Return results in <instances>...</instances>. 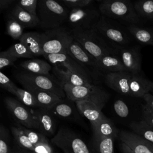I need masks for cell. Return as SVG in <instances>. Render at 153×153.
<instances>
[{
  "mask_svg": "<svg viewBox=\"0 0 153 153\" xmlns=\"http://www.w3.org/2000/svg\"><path fill=\"white\" fill-rule=\"evenodd\" d=\"M63 87L68 99L74 102L89 101L103 108L110 98L109 93L98 85L84 87L65 84Z\"/></svg>",
  "mask_w": 153,
  "mask_h": 153,
  "instance_id": "obj_7",
  "label": "cell"
},
{
  "mask_svg": "<svg viewBox=\"0 0 153 153\" xmlns=\"http://www.w3.org/2000/svg\"><path fill=\"white\" fill-rule=\"evenodd\" d=\"M114 110L120 118H126L130 116L131 109L129 105L123 99H118L114 101L113 104Z\"/></svg>",
  "mask_w": 153,
  "mask_h": 153,
  "instance_id": "obj_37",
  "label": "cell"
},
{
  "mask_svg": "<svg viewBox=\"0 0 153 153\" xmlns=\"http://www.w3.org/2000/svg\"><path fill=\"white\" fill-rule=\"evenodd\" d=\"M69 10L58 1L39 0L37 6L38 27L47 30L62 26L66 23Z\"/></svg>",
  "mask_w": 153,
  "mask_h": 153,
  "instance_id": "obj_3",
  "label": "cell"
},
{
  "mask_svg": "<svg viewBox=\"0 0 153 153\" xmlns=\"http://www.w3.org/2000/svg\"><path fill=\"white\" fill-rule=\"evenodd\" d=\"M11 130L14 139L15 145L30 151L37 150L38 145L35 146L31 143L27 136L25 134V133L22 131L19 126L17 127L12 126L11 127Z\"/></svg>",
  "mask_w": 153,
  "mask_h": 153,
  "instance_id": "obj_29",
  "label": "cell"
},
{
  "mask_svg": "<svg viewBox=\"0 0 153 153\" xmlns=\"http://www.w3.org/2000/svg\"><path fill=\"white\" fill-rule=\"evenodd\" d=\"M118 54L126 71L136 74L141 73L142 58L139 45H129L118 50Z\"/></svg>",
  "mask_w": 153,
  "mask_h": 153,
  "instance_id": "obj_13",
  "label": "cell"
},
{
  "mask_svg": "<svg viewBox=\"0 0 153 153\" xmlns=\"http://www.w3.org/2000/svg\"><path fill=\"white\" fill-rule=\"evenodd\" d=\"M130 96L143 98L147 93L151 91V81L140 74H132L129 83Z\"/></svg>",
  "mask_w": 153,
  "mask_h": 153,
  "instance_id": "obj_19",
  "label": "cell"
},
{
  "mask_svg": "<svg viewBox=\"0 0 153 153\" xmlns=\"http://www.w3.org/2000/svg\"><path fill=\"white\" fill-rule=\"evenodd\" d=\"M120 146L121 151L123 153H135L128 146H127L124 143L121 142Z\"/></svg>",
  "mask_w": 153,
  "mask_h": 153,
  "instance_id": "obj_46",
  "label": "cell"
},
{
  "mask_svg": "<svg viewBox=\"0 0 153 153\" xmlns=\"http://www.w3.org/2000/svg\"><path fill=\"white\" fill-rule=\"evenodd\" d=\"M8 16L15 19L25 28L35 27L39 25V19L36 16L31 14L16 4L9 12Z\"/></svg>",
  "mask_w": 153,
  "mask_h": 153,
  "instance_id": "obj_21",
  "label": "cell"
},
{
  "mask_svg": "<svg viewBox=\"0 0 153 153\" xmlns=\"http://www.w3.org/2000/svg\"><path fill=\"white\" fill-rule=\"evenodd\" d=\"M51 141L64 153H94L81 138L66 127H60Z\"/></svg>",
  "mask_w": 153,
  "mask_h": 153,
  "instance_id": "obj_9",
  "label": "cell"
},
{
  "mask_svg": "<svg viewBox=\"0 0 153 153\" xmlns=\"http://www.w3.org/2000/svg\"><path fill=\"white\" fill-rule=\"evenodd\" d=\"M114 140L111 137L93 136V145L97 153H114Z\"/></svg>",
  "mask_w": 153,
  "mask_h": 153,
  "instance_id": "obj_32",
  "label": "cell"
},
{
  "mask_svg": "<svg viewBox=\"0 0 153 153\" xmlns=\"http://www.w3.org/2000/svg\"><path fill=\"white\" fill-rule=\"evenodd\" d=\"M12 153H56L50 143L48 144H40L38 145L36 151H30L25 149L17 146L14 144L13 148Z\"/></svg>",
  "mask_w": 153,
  "mask_h": 153,
  "instance_id": "obj_38",
  "label": "cell"
},
{
  "mask_svg": "<svg viewBox=\"0 0 153 153\" xmlns=\"http://www.w3.org/2000/svg\"><path fill=\"white\" fill-rule=\"evenodd\" d=\"M13 94L26 106L36 108H40V106L33 93L26 89L17 87L14 91Z\"/></svg>",
  "mask_w": 153,
  "mask_h": 153,
  "instance_id": "obj_31",
  "label": "cell"
},
{
  "mask_svg": "<svg viewBox=\"0 0 153 153\" xmlns=\"http://www.w3.org/2000/svg\"><path fill=\"white\" fill-rule=\"evenodd\" d=\"M75 103L79 113L90 121L92 128L106 117L102 112V108L93 102L81 100Z\"/></svg>",
  "mask_w": 153,
  "mask_h": 153,
  "instance_id": "obj_17",
  "label": "cell"
},
{
  "mask_svg": "<svg viewBox=\"0 0 153 153\" xmlns=\"http://www.w3.org/2000/svg\"><path fill=\"white\" fill-rule=\"evenodd\" d=\"M15 2L14 0H0V10L3 11L9 8Z\"/></svg>",
  "mask_w": 153,
  "mask_h": 153,
  "instance_id": "obj_44",
  "label": "cell"
},
{
  "mask_svg": "<svg viewBox=\"0 0 153 153\" xmlns=\"http://www.w3.org/2000/svg\"><path fill=\"white\" fill-rule=\"evenodd\" d=\"M129 127L133 131L132 132L153 143V127L146 123L142 118L130 123Z\"/></svg>",
  "mask_w": 153,
  "mask_h": 153,
  "instance_id": "obj_28",
  "label": "cell"
},
{
  "mask_svg": "<svg viewBox=\"0 0 153 153\" xmlns=\"http://www.w3.org/2000/svg\"><path fill=\"white\" fill-rule=\"evenodd\" d=\"M16 79L24 87V89H39L48 91L57 95L61 99L66 96L62 85L50 76L39 75L26 71L15 73Z\"/></svg>",
  "mask_w": 153,
  "mask_h": 153,
  "instance_id": "obj_6",
  "label": "cell"
},
{
  "mask_svg": "<svg viewBox=\"0 0 153 153\" xmlns=\"http://www.w3.org/2000/svg\"><path fill=\"white\" fill-rule=\"evenodd\" d=\"M97 64L104 76L109 73L127 71L119 54L104 56L97 60Z\"/></svg>",
  "mask_w": 153,
  "mask_h": 153,
  "instance_id": "obj_20",
  "label": "cell"
},
{
  "mask_svg": "<svg viewBox=\"0 0 153 153\" xmlns=\"http://www.w3.org/2000/svg\"><path fill=\"white\" fill-rule=\"evenodd\" d=\"M10 135L8 129L3 125L0 126V153H12L13 148L10 144Z\"/></svg>",
  "mask_w": 153,
  "mask_h": 153,
  "instance_id": "obj_36",
  "label": "cell"
},
{
  "mask_svg": "<svg viewBox=\"0 0 153 153\" xmlns=\"http://www.w3.org/2000/svg\"><path fill=\"white\" fill-rule=\"evenodd\" d=\"M41 47L44 54L66 53L74 40L72 30L65 26L47 30L41 33Z\"/></svg>",
  "mask_w": 153,
  "mask_h": 153,
  "instance_id": "obj_5",
  "label": "cell"
},
{
  "mask_svg": "<svg viewBox=\"0 0 153 153\" xmlns=\"http://www.w3.org/2000/svg\"><path fill=\"white\" fill-rule=\"evenodd\" d=\"M50 110L53 115L64 120H76L78 117L76 105L63 100Z\"/></svg>",
  "mask_w": 153,
  "mask_h": 153,
  "instance_id": "obj_27",
  "label": "cell"
},
{
  "mask_svg": "<svg viewBox=\"0 0 153 153\" xmlns=\"http://www.w3.org/2000/svg\"><path fill=\"white\" fill-rule=\"evenodd\" d=\"M38 3L37 0H22L17 1L16 4L31 14L37 16Z\"/></svg>",
  "mask_w": 153,
  "mask_h": 153,
  "instance_id": "obj_40",
  "label": "cell"
},
{
  "mask_svg": "<svg viewBox=\"0 0 153 153\" xmlns=\"http://www.w3.org/2000/svg\"><path fill=\"white\" fill-rule=\"evenodd\" d=\"M69 10L81 8L92 5L93 0H62L58 1Z\"/></svg>",
  "mask_w": 153,
  "mask_h": 153,
  "instance_id": "obj_39",
  "label": "cell"
},
{
  "mask_svg": "<svg viewBox=\"0 0 153 153\" xmlns=\"http://www.w3.org/2000/svg\"><path fill=\"white\" fill-rule=\"evenodd\" d=\"M142 118L153 127V109L146 103L141 105Z\"/></svg>",
  "mask_w": 153,
  "mask_h": 153,
  "instance_id": "obj_42",
  "label": "cell"
},
{
  "mask_svg": "<svg viewBox=\"0 0 153 153\" xmlns=\"http://www.w3.org/2000/svg\"><path fill=\"white\" fill-rule=\"evenodd\" d=\"M145 103L153 109V95L149 93L146 94L142 98Z\"/></svg>",
  "mask_w": 153,
  "mask_h": 153,
  "instance_id": "obj_45",
  "label": "cell"
},
{
  "mask_svg": "<svg viewBox=\"0 0 153 153\" xmlns=\"http://www.w3.org/2000/svg\"><path fill=\"white\" fill-rule=\"evenodd\" d=\"M17 59V58L10 54L7 51H2L0 53V69H2L8 66H14V62Z\"/></svg>",
  "mask_w": 153,
  "mask_h": 153,
  "instance_id": "obj_41",
  "label": "cell"
},
{
  "mask_svg": "<svg viewBox=\"0 0 153 153\" xmlns=\"http://www.w3.org/2000/svg\"><path fill=\"white\" fill-rule=\"evenodd\" d=\"M98 8L102 15L116 20L125 26H141L143 20L137 14L134 4L128 0H105Z\"/></svg>",
  "mask_w": 153,
  "mask_h": 153,
  "instance_id": "obj_1",
  "label": "cell"
},
{
  "mask_svg": "<svg viewBox=\"0 0 153 153\" xmlns=\"http://www.w3.org/2000/svg\"><path fill=\"white\" fill-rule=\"evenodd\" d=\"M6 51L17 59L32 58L34 57L29 48L20 42L13 44Z\"/></svg>",
  "mask_w": 153,
  "mask_h": 153,
  "instance_id": "obj_34",
  "label": "cell"
},
{
  "mask_svg": "<svg viewBox=\"0 0 153 153\" xmlns=\"http://www.w3.org/2000/svg\"><path fill=\"white\" fill-rule=\"evenodd\" d=\"M134 6L143 21H153V0L138 1L134 3Z\"/></svg>",
  "mask_w": 153,
  "mask_h": 153,
  "instance_id": "obj_30",
  "label": "cell"
},
{
  "mask_svg": "<svg viewBox=\"0 0 153 153\" xmlns=\"http://www.w3.org/2000/svg\"><path fill=\"white\" fill-rule=\"evenodd\" d=\"M74 40L97 61L106 55L118 54L98 32L95 27L87 30H72Z\"/></svg>",
  "mask_w": 153,
  "mask_h": 153,
  "instance_id": "obj_4",
  "label": "cell"
},
{
  "mask_svg": "<svg viewBox=\"0 0 153 153\" xmlns=\"http://www.w3.org/2000/svg\"><path fill=\"white\" fill-rule=\"evenodd\" d=\"M93 136L111 137L115 139L119 134L118 130L111 120L105 117L92 128Z\"/></svg>",
  "mask_w": 153,
  "mask_h": 153,
  "instance_id": "obj_23",
  "label": "cell"
},
{
  "mask_svg": "<svg viewBox=\"0 0 153 153\" xmlns=\"http://www.w3.org/2000/svg\"><path fill=\"white\" fill-rule=\"evenodd\" d=\"M25 27L15 19L8 16L6 29L7 33L14 39L20 40L24 33L23 30Z\"/></svg>",
  "mask_w": 153,
  "mask_h": 153,
  "instance_id": "obj_33",
  "label": "cell"
},
{
  "mask_svg": "<svg viewBox=\"0 0 153 153\" xmlns=\"http://www.w3.org/2000/svg\"><path fill=\"white\" fill-rule=\"evenodd\" d=\"M53 71L54 75L57 78L58 81L62 85V86L65 84L84 87H93V85H95L83 76L71 72L68 70H63L58 66H54Z\"/></svg>",
  "mask_w": 153,
  "mask_h": 153,
  "instance_id": "obj_18",
  "label": "cell"
},
{
  "mask_svg": "<svg viewBox=\"0 0 153 153\" xmlns=\"http://www.w3.org/2000/svg\"><path fill=\"white\" fill-rule=\"evenodd\" d=\"M78 63L91 75L97 84L103 80L104 75L100 71L97 60L87 53L75 40L69 45L66 53Z\"/></svg>",
  "mask_w": 153,
  "mask_h": 153,
  "instance_id": "obj_10",
  "label": "cell"
},
{
  "mask_svg": "<svg viewBox=\"0 0 153 153\" xmlns=\"http://www.w3.org/2000/svg\"><path fill=\"white\" fill-rule=\"evenodd\" d=\"M132 73L127 71L109 73L105 75L103 81L108 87L123 95L130 96L129 83Z\"/></svg>",
  "mask_w": 153,
  "mask_h": 153,
  "instance_id": "obj_15",
  "label": "cell"
},
{
  "mask_svg": "<svg viewBox=\"0 0 153 153\" xmlns=\"http://www.w3.org/2000/svg\"><path fill=\"white\" fill-rule=\"evenodd\" d=\"M0 83L1 87L11 94L13 93L14 91L17 87L16 85L2 72L0 73Z\"/></svg>",
  "mask_w": 153,
  "mask_h": 153,
  "instance_id": "obj_43",
  "label": "cell"
},
{
  "mask_svg": "<svg viewBox=\"0 0 153 153\" xmlns=\"http://www.w3.org/2000/svg\"><path fill=\"white\" fill-rule=\"evenodd\" d=\"M20 66L25 71L30 73L50 76V71L52 66L47 61L33 59L22 62Z\"/></svg>",
  "mask_w": 153,
  "mask_h": 153,
  "instance_id": "obj_26",
  "label": "cell"
},
{
  "mask_svg": "<svg viewBox=\"0 0 153 153\" xmlns=\"http://www.w3.org/2000/svg\"><path fill=\"white\" fill-rule=\"evenodd\" d=\"M27 136L31 143L35 146L40 144H48L49 141L46 136L39 132H35L23 126H19Z\"/></svg>",
  "mask_w": 153,
  "mask_h": 153,
  "instance_id": "obj_35",
  "label": "cell"
},
{
  "mask_svg": "<svg viewBox=\"0 0 153 153\" xmlns=\"http://www.w3.org/2000/svg\"><path fill=\"white\" fill-rule=\"evenodd\" d=\"M31 112L38 124L39 133L46 137H50L55 134L57 123L50 110L39 108L32 110Z\"/></svg>",
  "mask_w": 153,
  "mask_h": 153,
  "instance_id": "obj_14",
  "label": "cell"
},
{
  "mask_svg": "<svg viewBox=\"0 0 153 153\" xmlns=\"http://www.w3.org/2000/svg\"><path fill=\"white\" fill-rule=\"evenodd\" d=\"M4 103L12 116L22 126L29 129L38 130V124L31 111H29L17 99L6 97Z\"/></svg>",
  "mask_w": 153,
  "mask_h": 153,
  "instance_id": "obj_11",
  "label": "cell"
},
{
  "mask_svg": "<svg viewBox=\"0 0 153 153\" xmlns=\"http://www.w3.org/2000/svg\"><path fill=\"white\" fill-rule=\"evenodd\" d=\"M101 16L99 8L91 5L69 10L66 23L71 30H87L95 27Z\"/></svg>",
  "mask_w": 153,
  "mask_h": 153,
  "instance_id": "obj_8",
  "label": "cell"
},
{
  "mask_svg": "<svg viewBox=\"0 0 153 153\" xmlns=\"http://www.w3.org/2000/svg\"><path fill=\"white\" fill-rule=\"evenodd\" d=\"M43 56L54 66L65 67L66 70L79 75L91 82L94 85H97L88 72L67 53L44 54Z\"/></svg>",
  "mask_w": 153,
  "mask_h": 153,
  "instance_id": "obj_12",
  "label": "cell"
},
{
  "mask_svg": "<svg viewBox=\"0 0 153 153\" xmlns=\"http://www.w3.org/2000/svg\"><path fill=\"white\" fill-rule=\"evenodd\" d=\"M105 41L115 50L130 45L134 39L126 26L102 15L95 26Z\"/></svg>",
  "mask_w": 153,
  "mask_h": 153,
  "instance_id": "obj_2",
  "label": "cell"
},
{
  "mask_svg": "<svg viewBox=\"0 0 153 153\" xmlns=\"http://www.w3.org/2000/svg\"><path fill=\"white\" fill-rule=\"evenodd\" d=\"M19 42L24 44L33 56H43L41 47V33L36 32H26L23 34Z\"/></svg>",
  "mask_w": 153,
  "mask_h": 153,
  "instance_id": "obj_25",
  "label": "cell"
},
{
  "mask_svg": "<svg viewBox=\"0 0 153 153\" xmlns=\"http://www.w3.org/2000/svg\"><path fill=\"white\" fill-rule=\"evenodd\" d=\"M151 91L153 92V81H151Z\"/></svg>",
  "mask_w": 153,
  "mask_h": 153,
  "instance_id": "obj_47",
  "label": "cell"
},
{
  "mask_svg": "<svg viewBox=\"0 0 153 153\" xmlns=\"http://www.w3.org/2000/svg\"><path fill=\"white\" fill-rule=\"evenodd\" d=\"M134 40L141 44L153 46V27L138 25L126 26Z\"/></svg>",
  "mask_w": 153,
  "mask_h": 153,
  "instance_id": "obj_22",
  "label": "cell"
},
{
  "mask_svg": "<svg viewBox=\"0 0 153 153\" xmlns=\"http://www.w3.org/2000/svg\"><path fill=\"white\" fill-rule=\"evenodd\" d=\"M28 91L33 93L42 108L50 110L62 100L57 95L48 91L39 89H30Z\"/></svg>",
  "mask_w": 153,
  "mask_h": 153,
  "instance_id": "obj_24",
  "label": "cell"
},
{
  "mask_svg": "<svg viewBox=\"0 0 153 153\" xmlns=\"http://www.w3.org/2000/svg\"><path fill=\"white\" fill-rule=\"evenodd\" d=\"M121 142L128 146L135 153H153V143L132 131L122 130L119 133Z\"/></svg>",
  "mask_w": 153,
  "mask_h": 153,
  "instance_id": "obj_16",
  "label": "cell"
}]
</instances>
